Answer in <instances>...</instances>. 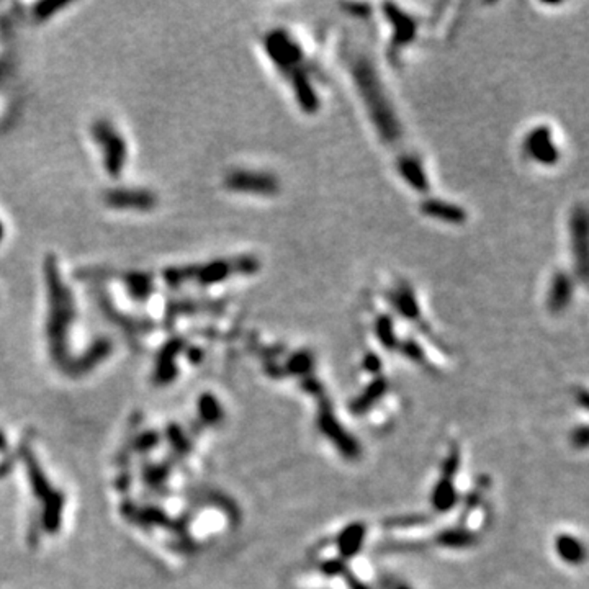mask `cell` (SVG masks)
I'll return each instance as SVG.
<instances>
[{
    "instance_id": "3",
    "label": "cell",
    "mask_w": 589,
    "mask_h": 589,
    "mask_svg": "<svg viewBox=\"0 0 589 589\" xmlns=\"http://www.w3.org/2000/svg\"><path fill=\"white\" fill-rule=\"evenodd\" d=\"M260 270V260L252 254L218 258L205 264L169 265L161 272L164 283L171 289L195 283L198 287H213L239 276H254Z\"/></svg>"
},
{
    "instance_id": "20",
    "label": "cell",
    "mask_w": 589,
    "mask_h": 589,
    "mask_svg": "<svg viewBox=\"0 0 589 589\" xmlns=\"http://www.w3.org/2000/svg\"><path fill=\"white\" fill-rule=\"evenodd\" d=\"M68 7H69V2H55V0H50V2H39L33 7V17L38 21H46L50 20L51 17H55L57 12Z\"/></svg>"
},
{
    "instance_id": "2",
    "label": "cell",
    "mask_w": 589,
    "mask_h": 589,
    "mask_svg": "<svg viewBox=\"0 0 589 589\" xmlns=\"http://www.w3.org/2000/svg\"><path fill=\"white\" fill-rule=\"evenodd\" d=\"M43 276L48 300V342H50L52 356L61 358L68 351L69 332L75 320V300L73 290L63 278L55 254H48L44 258Z\"/></svg>"
},
{
    "instance_id": "15",
    "label": "cell",
    "mask_w": 589,
    "mask_h": 589,
    "mask_svg": "<svg viewBox=\"0 0 589 589\" xmlns=\"http://www.w3.org/2000/svg\"><path fill=\"white\" fill-rule=\"evenodd\" d=\"M553 552L561 563L579 566L586 560V547L578 535L571 532H558L553 539Z\"/></svg>"
},
{
    "instance_id": "8",
    "label": "cell",
    "mask_w": 589,
    "mask_h": 589,
    "mask_svg": "<svg viewBox=\"0 0 589 589\" xmlns=\"http://www.w3.org/2000/svg\"><path fill=\"white\" fill-rule=\"evenodd\" d=\"M522 146H524L525 156L539 166L553 167L560 162V148L553 136V130L548 125H535L530 128Z\"/></svg>"
},
{
    "instance_id": "6",
    "label": "cell",
    "mask_w": 589,
    "mask_h": 589,
    "mask_svg": "<svg viewBox=\"0 0 589 589\" xmlns=\"http://www.w3.org/2000/svg\"><path fill=\"white\" fill-rule=\"evenodd\" d=\"M462 467L460 450L454 445L442 463L441 475L431 490V508L434 512H449L458 501L457 476Z\"/></svg>"
},
{
    "instance_id": "16",
    "label": "cell",
    "mask_w": 589,
    "mask_h": 589,
    "mask_svg": "<svg viewBox=\"0 0 589 589\" xmlns=\"http://www.w3.org/2000/svg\"><path fill=\"white\" fill-rule=\"evenodd\" d=\"M396 169L407 187H411L414 192L419 193L429 192L431 184H429L427 172L424 169L423 161H421L418 156H414V154H403V156L398 159Z\"/></svg>"
},
{
    "instance_id": "1",
    "label": "cell",
    "mask_w": 589,
    "mask_h": 589,
    "mask_svg": "<svg viewBox=\"0 0 589 589\" xmlns=\"http://www.w3.org/2000/svg\"><path fill=\"white\" fill-rule=\"evenodd\" d=\"M349 68H351L352 81L357 87L358 97L378 136L388 144L396 143L401 138L403 128L375 64L369 57L357 56L351 61Z\"/></svg>"
},
{
    "instance_id": "9",
    "label": "cell",
    "mask_w": 589,
    "mask_h": 589,
    "mask_svg": "<svg viewBox=\"0 0 589 589\" xmlns=\"http://www.w3.org/2000/svg\"><path fill=\"white\" fill-rule=\"evenodd\" d=\"M104 203L118 211H153L157 206V195L149 189L113 187L104 193Z\"/></svg>"
},
{
    "instance_id": "22",
    "label": "cell",
    "mask_w": 589,
    "mask_h": 589,
    "mask_svg": "<svg viewBox=\"0 0 589 589\" xmlns=\"http://www.w3.org/2000/svg\"><path fill=\"white\" fill-rule=\"evenodd\" d=\"M187 357L190 358V360L193 362V364H197V362H200V360H202L203 352H202L200 349H198V347H190L189 351H187Z\"/></svg>"
},
{
    "instance_id": "4",
    "label": "cell",
    "mask_w": 589,
    "mask_h": 589,
    "mask_svg": "<svg viewBox=\"0 0 589 589\" xmlns=\"http://www.w3.org/2000/svg\"><path fill=\"white\" fill-rule=\"evenodd\" d=\"M90 136L97 149L100 151L104 171L107 172L110 179H119L126 169L128 156H130L125 136L108 118L104 117L97 118L92 123Z\"/></svg>"
},
{
    "instance_id": "14",
    "label": "cell",
    "mask_w": 589,
    "mask_h": 589,
    "mask_svg": "<svg viewBox=\"0 0 589 589\" xmlns=\"http://www.w3.org/2000/svg\"><path fill=\"white\" fill-rule=\"evenodd\" d=\"M367 540V527L362 522H351L339 530L336 535V552L340 557L342 563L358 557V553L364 548Z\"/></svg>"
},
{
    "instance_id": "13",
    "label": "cell",
    "mask_w": 589,
    "mask_h": 589,
    "mask_svg": "<svg viewBox=\"0 0 589 589\" xmlns=\"http://www.w3.org/2000/svg\"><path fill=\"white\" fill-rule=\"evenodd\" d=\"M573 295H574L573 277H571L568 272H565V270H558V272L553 273L550 285H548V290H547L545 303H547L548 311H552L553 314L565 311V309L571 305Z\"/></svg>"
},
{
    "instance_id": "10",
    "label": "cell",
    "mask_w": 589,
    "mask_h": 589,
    "mask_svg": "<svg viewBox=\"0 0 589 589\" xmlns=\"http://www.w3.org/2000/svg\"><path fill=\"white\" fill-rule=\"evenodd\" d=\"M570 247L577 276L586 282L588 277V216L586 208L577 205L570 216Z\"/></svg>"
},
{
    "instance_id": "12",
    "label": "cell",
    "mask_w": 589,
    "mask_h": 589,
    "mask_svg": "<svg viewBox=\"0 0 589 589\" xmlns=\"http://www.w3.org/2000/svg\"><path fill=\"white\" fill-rule=\"evenodd\" d=\"M421 215H424L429 220L442 221L447 224H463L467 221L468 215L465 211L463 206L457 205V203H452L447 200H441V198L429 197L424 198L419 205Z\"/></svg>"
},
{
    "instance_id": "11",
    "label": "cell",
    "mask_w": 589,
    "mask_h": 589,
    "mask_svg": "<svg viewBox=\"0 0 589 589\" xmlns=\"http://www.w3.org/2000/svg\"><path fill=\"white\" fill-rule=\"evenodd\" d=\"M385 15L392 25L393 35H392V48L395 51H400L403 48L409 46L414 41L416 35H418V23L411 15H407V12H403L398 8V6H392L387 3L383 6Z\"/></svg>"
},
{
    "instance_id": "21",
    "label": "cell",
    "mask_w": 589,
    "mask_h": 589,
    "mask_svg": "<svg viewBox=\"0 0 589 589\" xmlns=\"http://www.w3.org/2000/svg\"><path fill=\"white\" fill-rule=\"evenodd\" d=\"M200 413H202V418L208 421L210 424H213L220 419L221 407H220V403L216 401L215 396L206 395V396L202 398L200 400Z\"/></svg>"
},
{
    "instance_id": "23",
    "label": "cell",
    "mask_w": 589,
    "mask_h": 589,
    "mask_svg": "<svg viewBox=\"0 0 589 589\" xmlns=\"http://www.w3.org/2000/svg\"><path fill=\"white\" fill-rule=\"evenodd\" d=\"M3 238H6V226H3V221L0 220V244H2Z\"/></svg>"
},
{
    "instance_id": "18",
    "label": "cell",
    "mask_w": 589,
    "mask_h": 589,
    "mask_svg": "<svg viewBox=\"0 0 589 589\" xmlns=\"http://www.w3.org/2000/svg\"><path fill=\"white\" fill-rule=\"evenodd\" d=\"M119 280H122L123 285H125V289L133 300L139 301V303H146V300H149L151 296H153L154 291H156V283H154V276L149 272H136V270H131V272H125L119 276Z\"/></svg>"
},
{
    "instance_id": "7",
    "label": "cell",
    "mask_w": 589,
    "mask_h": 589,
    "mask_svg": "<svg viewBox=\"0 0 589 589\" xmlns=\"http://www.w3.org/2000/svg\"><path fill=\"white\" fill-rule=\"evenodd\" d=\"M223 185L228 192L259 197H273L280 192V180L277 175L254 169H233L224 175Z\"/></svg>"
},
{
    "instance_id": "19",
    "label": "cell",
    "mask_w": 589,
    "mask_h": 589,
    "mask_svg": "<svg viewBox=\"0 0 589 589\" xmlns=\"http://www.w3.org/2000/svg\"><path fill=\"white\" fill-rule=\"evenodd\" d=\"M375 334L378 342L383 345L385 349H396L400 345V339H398L395 325L393 320L388 316H378L375 321Z\"/></svg>"
},
{
    "instance_id": "5",
    "label": "cell",
    "mask_w": 589,
    "mask_h": 589,
    "mask_svg": "<svg viewBox=\"0 0 589 589\" xmlns=\"http://www.w3.org/2000/svg\"><path fill=\"white\" fill-rule=\"evenodd\" d=\"M265 55L285 77L305 68V51L298 39L285 28H273L264 37Z\"/></svg>"
},
{
    "instance_id": "17",
    "label": "cell",
    "mask_w": 589,
    "mask_h": 589,
    "mask_svg": "<svg viewBox=\"0 0 589 589\" xmlns=\"http://www.w3.org/2000/svg\"><path fill=\"white\" fill-rule=\"evenodd\" d=\"M388 300L401 318H405V320L411 322H416V325H423L421 308L418 301H416V295L413 289H411L407 283H400V285H396L395 289L389 291Z\"/></svg>"
}]
</instances>
